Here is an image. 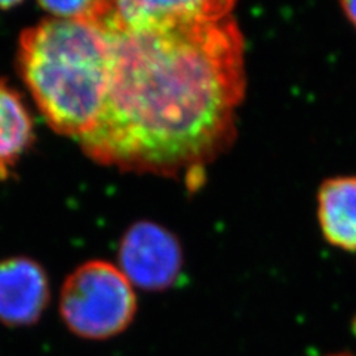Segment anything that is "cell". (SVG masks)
<instances>
[{
    "label": "cell",
    "mask_w": 356,
    "mask_h": 356,
    "mask_svg": "<svg viewBox=\"0 0 356 356\" xmlns=\"http://www.w3.org/2000/svg\"><path fill=\"white\" fill-rule=\"evenodd\" d=\"M106 31L110 86L94 128L79 138L83 152L122 171L186 174L193 184L236 134L245 67L235 19Z\"/></svg>",
    "instance_id": "6da1fadb"
},
{
    "label": "cell",
    "mask_w": 356,
    "mask_h": 356,
    "mask_svg": "<svg viewBox=\"0 0 356 356\" xmlns=\"http://www.w3.org/2000/svg\"><path fill=\"white\" fill-rule=\"evenodd\" d=\"M17 69L47 124L61 136L81 138L106 103L111 42L94 22L43 19L21 33Z\"/></svg>",
    "instance_id": "7a4b0ae2"
},
{
    "label": "cell",
    "mask_w": 356,
    "mask_h": 356,
    "mask_svg": "<svg viewBox=\"0 0 356 356\" xmlns=\"http://www.w3.org/2000/svg\"><path fill=\"white\" fill-rule=\"evenodd\" d=\"M137 312L134 285L118 266L94 260L69 275L60 297V314L73 334L106 340L125 331Z\"/></svg>",
    "instance_id": "3957f363"
},
{
    "label": "cell",
    "mask_w": 356,
    "mask_h": 356,
    "mask_svg": "<svg viewBox=\"0 0 356 356\" xmlns=\"http://www.w3.org/2000/svg\"><path fill=\"white\" fill-rule=\"evenodd\" d=\"M119 269L134 286L161 291L172 286L183 267L180 242L152 221L131 226L119 245Z\"/></svg>",
    "instance_id": "277c9868"
},
{
    "label": "cell",
    "mask_w": 356,
    "mask_h": 356,
    "mask_svg": "<svg viewBox=\"0 0 356 356\" xmlns=\"http://www.w3.org/2000/svg\"><path fill=\"white\" fill-rule=\"evenodd\" d=\"M236 0H108L110 10L99 22L111 31H147L230 17Z\"/></svg>",
    "instance_id": "5b68a950"
},
{
    "label": "cell",
    "mask_w": 356,
    "mask_h": 356,
    "mask_svg": "<svg viewBox=\"0 0 356 356\" xmlns=\"http://www.w3.org/2000/svg\"><path fill=\"white\" fill-rule=\"evenodd\" d=\"M49 281L43 267L29 257L0 261V322L27 327L40 319L49 303Z\"/></svg>",
    "instance_id": "8992f818"
},
{
    "label": "cell",
    "mask_w": 356,
    "mask_h": 356,
    "mask_svg": "<svg viewBox=\"0 0 356 356\" xmlns=\"http://www.w3.org/2000/svg\"><path fill=\"white\" fill-rule=\"evenodd\" d=\"M318 218L331 245L356 251V177L330 178L321 186Z\"/></svg>",
    "instance_id": "52a82bcc"
},
{
    "label": "cell",
    "mask_w": 356,
    "mask_h": 356,
    "mask_svg": "<svg viewBox=\"0 0 356 356\" xmlns=\"http://www.w3.org/2000/svg\"><path fill=\"white\" fill-rule=\"evenodd\" d=\"M33 141L35 128L24 99L0 76V181L13 175Z\"/></svg>",
    "instance_id": "ba28073f"
},
{
    "label": "cell",
    "mask_w": 356,
    "mask_h": 356,
    "mask_svg": "<svg viewBox=\"0 0 356 356\" xmlns=\"http://www.w3.org/2000/svg\"><path fill=\"white\" fill-rule=\"evenodd\" d=\"M39 5L61 19H82L99 24L110 10L108 0H38Z\"/></svg>",
    "instance_id": "9c48e42d"
},
{
    "label": "cell",
    "mask_w": 356,
    "mask_h": 356,
    "mask_svg": "<svg viewBox=\"0 0 356 356\" xmlns=\"http://www.w3.org/2000/svg\"><path fill=\"white\" fill-rule=\"evenodd\" d=\"M341 9L350 24L356 29V0H339Z\"/></svg>",
    "instance_id": "30bf717a"
},
{
    "label": "cell",
    "mask_w": 356,
    "mask_h": 356,
    "mask_svg": "<svg viewBox=\"0 0 356 356\" xmlns=\"http://www.w3.org/2000/svg\"><path fill=\"white\" fill-rule=\"evenodd\" d=\"M22 0H0V9H10L19 5Z\"/></svg>",
    "instance_id": "8fae6325"
},
{
    "label": "cell",
    "mask_w": 356,
    "mask_h": 356,
    "mask_svg": "<svg viewBox=\"0 0 356 356\" xmlns=\"http://www.w3.org/2000/svg\"><path fill=\"white\" fill-rule=\"evenodd\" d=\"M327 356H350L348 353H339V355H327Z\"/></svg>",
    "instance_id": "7c38bea8"
}]
</instances>
